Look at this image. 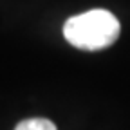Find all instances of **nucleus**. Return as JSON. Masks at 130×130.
<instances>
[{
  "mask_svg": "<svg viewBox=\"0 0 130 130\" xmlns=\"http://www.w3.org/2000/svg\"><path fill=\"white\" fill-rule=\"evenodd\" d=\"M119 20L107 9H90L74 14L63 24V36L71 45L83 51H101L119 38Z\"/></svg>",
  "mask_w": 130,
  "mask_h": 130,
  "instance_id": "f257e3e1",
  "label": "nucleus"
},
{
  "mask_svg": "<svg viewBox=\"0 0 130 130\" xmlns=\"http://www.w3.org/2000/svg\"><path fill=\"white\" fill-rule=\"evenodd\" d=\"M14 130H56V125L45 118H29L20 121Z\"/></svg>",
  "mask_w": 130,
  "mask_h": 130,
  "instance_id": "f03ea898",
  "label": "nucleus"
}]
</instances>
